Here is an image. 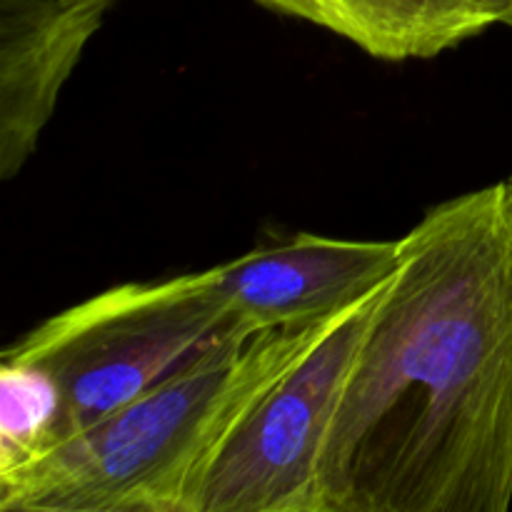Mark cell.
<instances>
[{
  "instance_id": "cell-2",
  "label": "cell",
  "mask_w": 512,
  "mask_h": 512,
  "mask_svg": "<svg viewBox=\"0 0 512 512\" xmlns=\"http://www.w3.org/2000/svg\"><path fill=\"white\" fill-rule=\"evenodd\" d=\"M343 313L220 345L93 428L0 473V510L190 512L235 428Z\"/></svg>"
},
{
  "instance_id": "cell-6",
  "label": "cell",
  "mask_w": 512,
  "mask_h": 512,
  "mask_svg": "<svg viewBox=\"0 0 512 512\" xmlns=\"http://www.w3.org/2000/svg\"><path fill=\"white\" fill-rule=\"evenodd\" d=\"M113 0H0V178L33 158Z\"/></svg>"
},
{
  "instance_id": "cell-1",
  "label": "cell",
  "mask_w": 512,
  "mask_h": 512,
  "mask_svg": "<svg viewBox=\"0 0 512 512\" xmlns=\"http://www.w3.org/2000/svg\"><path fill=\"white\" fill-rule=\"evenodd\" d=\"M512 185L455 195L398 240L320 458V512H508Z\"/></svg>"
},
{
  "instance_id": "cell-8",
  "label": "cell",
  "mask_w": 512,
  "mask_h": 512,
  "mask_svg": "<svg viewBox=\"0 0 512 512\" xmlns=\"http://www.w3.org/2000/svg\"><path fill=\"white\" fill-rule=\"evenodd\" d=\"M505 180H508V183L512 185V173H510V175H508V178H505Z\"/></svg>"
},
{
  "instance_id": "cell-5",
  "label": "cell",
  "mask_w": 512,
  "mask_h": 512,
  "mask_svg": "<svg viewBox=\"0 0 512 512\" xmlns=\"http://www.w3.org/2000/svg\"><path fill=\"white\" fill-rule=\"evenodd\" d=\"M398 265V240L298 233L213 265L230 310L250 330L328 320L383 288Z\"/></svg>"
},
{
  "instance_id": "cell-3",
  "label": "cell",
  "mask_w": 512,
  "mask_h": 512,
  "mask_svg": "<svg viewBox=\"0 0 512 512\" xmlns=\"http://www.w3.org/2000/svg\"><path fill=\"white\" fill-rule=\"evenodd\" d=\"M245 335L253 333L230 310L208 268L103 290L43 320L5 348L3 358L50 378L60 445Z\"/></svg>"
},
{
  "instance_id": "cell-4",
  "label": "cell",
  "mask_w": 512,
  "mask_h": 512,
  "mask_svg": "<svg viewBox=\"0 0 512 512\" xmlns=\"http://www.w3.org/2000/svg\"><path fill=\"white\" fill-rule=\"evenodd\" d=\"M380 290L345 310L253 405L200 480L190 512H320L325 435Z\"/></svg>"
},
{
  "instance_id": "cell-7",
  "label": "cell",
  "mask_w": 512,
  "mask_h": 512,
  "mask_svg": "<svg viewBox=\"0 0 512 512\" xmlns=\"http://www.w3.org/2000/svg\"><path fill=\"white\" fill-rule=\"evenodd\" d=\"M323 28L385 63L430 60L493 25H510L512 0H255Z\"/></svg>"
},
{
  "instance_id": "cell-9",
  "label": "cell",
  "mask_w": 512,
  "mask_h": 512,
  "mask_svg": "<svg viewBox=\"0 0 512 512\" xmlns=\"http://www.w3.org/2000/svg\"><path fill=\"white\" fill-rule=\"evenodd\" d=\"M508 28H512V20H510V25H508Z\"/></svg>"
}]
</instances>
